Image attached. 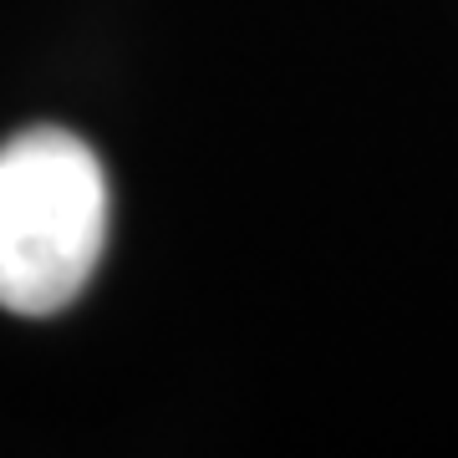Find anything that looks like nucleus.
<instances>
[{"instance_id": "f257e3e1", "label": "nucleus", "mask_w": 458, "mask_h": 458, "mask_svg": "<svg viewBox=\"0 0 458 458\" xmlns=\"http://www.w3.org/2000/svg\"><path fill=\"white\" fill-rule=\"evenodd\" d=\"M107 245V174L66 128L0 143V306L51 316L87 291Z\"/></svg>"}]
</instances>
